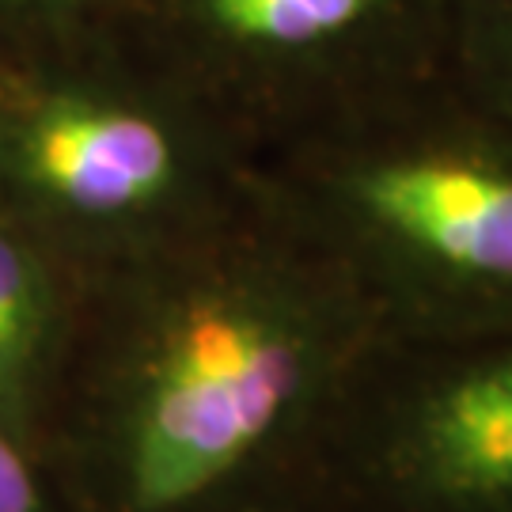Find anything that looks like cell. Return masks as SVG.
<instances>
[{
	"label": "cell",
	"instance_id": "obj_1",
	"mask_svg": "<svg viewBox=\"0 0 512 512\" xmlns=\"http://www.w3.org/2000/svg\"><path fill=\"white\" fill-rule=\"evenodd\" d=\"M88 410L99 512H293L384 323L323 243L251 202L110 266Z\"/></svg>",
	"mask_w": 512,
	"mask_h": 512
},
{
	"label": "cell",
	"instance_id": "obj_2",
	"mask_svg": "<svg viewBox=\"0 0 512 512\" xmlns=\"http://www.w3.org/2000/svg\"><path fill=\"white\" fill-rule=\"evenodd\" d=\"M258 186L346 266L387 342L512 334V126L444 73L262 152Z\"/></svg>",
	"mask_w": 512,
	"mask_h": 512
},
{
	"label": "cell",
	"instance_id": "obj_3",
	"mask_svg": "<svg viewBox=\"0 0 512 512\" xmlns=\"http://www.w3.org/2000/svg\"><path fill=\"white\" fill-rule=\"evenodd\" d=\"M258 156L126 31L0 57V213L122 266L232 217Z\"/></svg>",
	"mask_w": 512,
	"mask_h": 512
},
{
	"label": "cell",
	"instance_id": "obj_4",
	"mask_svg": "<svg viewBox=\"0 0 512 512\" xmlns=\"http://www.w3.org/2000/svg\"><path fill=\"white\" fill-rule=\"evenodd\" d=\"M129 35L262 156L444 73L448 0H141Z\"/></svg>",
	"mask_w": 512,
	"mask_h": 512
},
{
	"label": "cell",
	"instance_id": "obj_5",
	"mask_svg": "<svg viewBox=\"0 0 512 512\" xmlns=\"http://www.w3.org/2000/svg\"><path fill=\"white\" fill-rule=\"evenodd\" d=\"M311 497L330 512H512V334L387 342Z\"/></svg>",
	"mask_w": 512,
	"mask_h": 512
},
{
	"label": "cell",
	"instance_id": "obj_6",
	"mask_svg": "<svg viewBox=\"0 0 512 512\" xmlns=\"http://www.w3.org/2000/svg\"><path fill=\"white\" fill-rule=\"evenodd\" d=\"M50 243L0 213V425L38 448L65 349V277Z\"/></svg>",
	"mask_w": 512,
	"mask_h": 512
},
{
	"label": "cell",
	"instance_id": "obj_7",
	"mask_svg": "<svg viewBox=\"0 0 512 512\" xmlns=\"http://www.w3.org/2000/svg\"><path fill=\"white\" fill-rule=\"evenodd\" d=\"M444 76L512 126V0H448Z\"/></svg>",
	"mask_w": 512,
	"mask_h": 512
},
{
	"label": "cell",
	"instance_id": "obj_8",
	"mask_svg": "<svg viewBox=\"0 0 512 512\" xmlns=\"http://www.w3.org/2000/svg\"><path fill=\"white\" fill-rule=\"evenodd\" d=\"M141 0H0V50H38L57 42L126 31Z\"/></svg>",
	"mask_w": 512,
	"mask_h": 512
},
{
	"label": "cell",
	"instance_id": "obj_9",
	"mask_svg": "<svg viewBox=\"0 0 512 512\" xmlns=\"http://www.w3.org/2000/svg\"><path fill=\"white\" fill-rule=\"evenodd\" d=\"M0 512H54L35 448L0 425Z\"/></svg>",
	"mask_w": 512,
	"mask_h": 512
},
{
	"label": "cell",
	"instance_id": "obj_10",
	"mask_svg": "<svg viewBox=\"0 0 512 512\" xmlns=\"http://www.w3.org/2000/svg\"><path fill=\"white\" fill-rule=\"evenodd\" d=\"M0 57H4V50H0Z\"/></svg>",
	"mask_w": 512,
	"mask_h": 512
},
{
	"label": "cell",
	"instance_id": "obj_11",
	"mask_svg": "<svg viewBox=\"0 0 512 512\" xmlns=\"http://www.w3.org/2000/svg\"><path fill=\"white\" fill-rule=\"evenodd\" d=\"M293 512H296V509H293Z\"/></svg>",
	"mask_w": 512,
	"mask_h": 512
}]
</instances>
